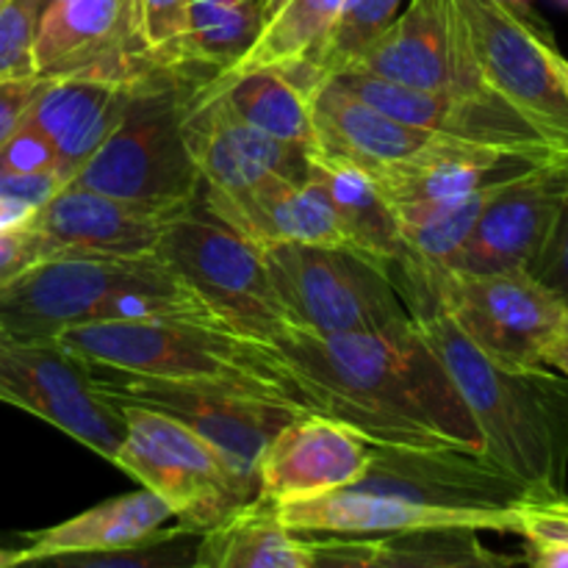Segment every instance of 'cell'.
I'll use <instances>...</instances> for the list:
<instances>
[{
	"label": "cell",
	"instance_id": "26",
	"mask_svg": "<svg viewBox=\"0 0 568 568\" xmlns=\"http://www.w3.org/2000/svg\"><path fill=\"white\" fill-rule=\"evenodd\" d=\"M314 178L325 186L349 247L386 264L399 292H405L422 266L405 244L394 203L383 194L375 178L361 166L325 155L314 159Z\"/></svg>",
	"mask_w": 568,
	"mask_h": 568
},
{
	"label": "cell",
	"instance_id": "51",
	"mask_svg": "<svg viewBox=\"0 0 568 568\" xmlns=\"http://www.w3.org/2000/svg\"><path fill=\"white\" fill-rule=\"evenodd\" d=\"M50 3H53V0H42V9H44V6H50Z\"/></svg>",
	"mask_w": 568,
	"mask_h": 568
},
{
	"label": "cell",
	"instance_id": "42",
	"mask_svg": "<svg viewBox=\"0 0 568 568\" xmlns=\"http://www.w3.org/2000/svg\"><path fill=\"white\" fill-rule=\"evenodd\" d=\"M516 536L568 544V499L521 505Z\"/></svg>",
	"mask_w": 568,
	"mask_h": 568
},
{
	"label": "cell",
	"instance_id": "16",
	"mask_svg": "<svg viewBox=\"0 0 568 568\" xmlns=\"http://www.w3.org/2000/svg\"><path fill=\"white\" fill-rule=\"evenodd\" d=\"M186 139L205 200H247L275 181L308 183L314 178V150L253 131L214 98L197 92L186 116Z\"/></svg>",
	"mask_w": 568,
	"mask_h": 568
},
{
	"label": "cell",
	"instance_id": "48",
	"mask_svg": "<svg viewBox=\"0 0 568 568\" xmlns=\"http://www.w3.org/2000/svg\"><path fill=\"white\" fill-rule=\"evenodd\" d=\"M22 560V549H0V568H14Z\"/></svg>",
	"mask_w": 568,
	"mask_h": 568
},
{
	"label": "cell",
	"instance_id": "18",
	"mask_svg": "<svg viewBox=\"0 0 568 568\" xmlns=\"http://www.w3.org/2000/svg\"><path fill=\"white\" fill-rule=\"evenodd\" d=\"M568 192V153H558L491 192L460 250L458 272H530Z\"/></svg>",
	"mask_w": 568,
	"mask_h": 568
},
{
	"label": "cell",
	"instance_id": "13",
	"mask_svg": "<svg viewBox=\"0 0 568 568\" xmlns=\"http://www.w3.org/2000/svg\"><path fill=\"white\" fill-rule=\"evenodd\" d=\"M355 488L464 514L508 516L521 505L536 503L532 494L494 460L458 447L372 444L369 471Z\"/></svg>",
	"mask_w": 568,
	"mask_h": 568
},
{
	"label": "cell",
	"instance_id": "47",
	"mask_svg": "<svg viewBox=\"0 0 568 568\" xmlns=\"http://www.w3.org/2000/svg\"><path fill=\"white\" fill-rule=\"evenodd\" d=\"M544 364L552 366L555 372L568 377V333H558V336L549 342L547 353H544Z\"/></svg>",
	"mask_w": 568,
	"mask_h": 568
},
{
	"label": "cell",
	"instance_id": "44",
	"mask_svg": "<svg viewBox=\"0 0 568 568\" xmlns=\"http://www.w3.org/2000/svg\"><path fill=\"white\" fill-rule=\"evenodd\" d=\"M64 186L55 172H44V175H17V172L0 170V197L17 200L31 209H42L59 189Z\"/></svg>",
	"mask_w": 568,
	"mask_h": 568
},
{
	"label": "cell",
	"instance_id": "23",
	"mask_svg": "<svg viewBox=\"0 0 568 568\" xmlns=\"http://www.w3.org/2000/svg\"><path fill=\"white\" fill-rule=\"evenodd\" d=\"M547 159L552 155L510 153V150L442 136L416 159L386 166L372 178L394 205L422 203V200H460L503 186Z\"/></svg>",
	"mask_w": 568,
	"mask_h": 568
},
{
	"label": "cell",
	"instance_id": "5",
	"mask_svg": "<svg viewBox=\"0 0 568 568\" xmlns=\"http://www.w3.org/2000/svg\"><path fill=\"white\" fill-rule=\"evenodd\" d=\"M55 338L92 366L150 377L225 381L294 405L288 397L281 361L275 358L270 344L253 342L216 322H98V325L70 327Z\"/></svg>",
	"mask_w": 568,
	"mask_h": 568
},
{
	"label": "cell",
	"instance_id": "46",
	"mask_svg": "<svg viewBox=\"0 0 568 568\" xmlns=\"http://www.w3.org/2000/svg\"><path fill=\"white\" fill-rule=\"evenodd\" d=\"M37 209L26 203H17V200L0 197V233L6 231H20V227L31 225Z\"/></svg>",
	"mask_w": 568,
	"mask_h": 568
},
{
	"label": "cell",
	"instance_id": "53",
	"mask_svg": "<svg viewBox=\"0 0 568 568\" xmlns=\"http://www.w3.org/2000/svg\"><path fill=\"white\" fill-rule=\"evenodd\" d=\"M564 331L568 333V316H566V325H564Z\"/></svg>",
	"mask_w": 568,
	"mask_h": 568
},
{
	"label": "cell",
	"instance_id": "50",
	"mask_svg": "<svg viewBox=\"0 0 568 568\" xmlns=\"http://www.w3.org/2000/svg\"><path fill=\"white\" fill-rule=\"evenodd\" d=\"M510 3H516V6H530V0H510Z\"/></svg>",
	"mask_w": 568,
	"mask_h": 568
},
{
	"label": "cell",
	"instance_id": "36",
	"mask_svg": "<svg viewBox=\"0 0 568 568\" xmlns=\"http://www.w3.org/2000/svg\"><path fill=\"white\" fill-rule=\"evenodd\" d=\"M133 31L144 53L164 64H183L189 39V0H131Z\"/></svg>",
	"mask_w": 568,
	"mask_h": 568
},
{
	"label": "cell",
	"instance_id": "33",
	"mask_svg": "<svg viewBox=\"0 0 568 568\" xmlns=\"http://www.w3.org/2000/svg\"><path fill=\"white\" fill-rule=\"evenodd\" d=\"M399 6L403 0H344L338 20L333 22L314 59L308 64L286 67V72L305 92H311L325 78L349 70L358 55L392 26L394 17L399 14Z\"/></svg>",
	"mask_w": 568,
	"mask_h": 568
},
{
	"label": "cell",
	"instance_id": "1",
	"mask_svg": "<svg viewBox=\"0 0 568 568\" xmlns=\"http://www.w3.org/2000/svg\"><path fill=\"white\" fill-rule=\"evenodd\" d=\"M270 347L305 414L331 416L386 447L483 453L469 408L416 322L338 336L288 327Z\"/></svg>",
	"mask_w": 568,
	"mask_h": 568
},
{
	"label": "cell",
	"instance_id": "14",
	"mask_svg": "<svg viewBox=\"0 0 568 568\" xmlns=\"http://www.w3.org/2000/svg\"><path fill=\"white\" fill-rule=\"evenodd\" d=\"M333 81H338L383 114L405 125L438 133V136L527 155L564 153L499 94L433 92V89L383 81L364 72H342V75H333Z\"/></svg>",
	"mask_w": 568,
	"mask_h": 568
},
{
	"label": "cell",
	"instance_id": "25",
	"mask_svg": "<svg viewBox=\"0 0 568 568\" xmlns=\"http://www.w3.org/2000/svg\"><path fill=\"white\" fill-rule=\"evenodd\" d=\"M200 200L216 220L258 250L275 244L349 247L336 209L316 178L308 183L275 181L247 200Z\"/></svg>",
	"mask_w": 568,
	"mask_h": 568
},
{
	"label": "cell",
	"instance_id": "19",
	"mask_svg": "<svg viewBox=\"0 0 568 568\" xmlns=\"http://www.w3.org/2000/svg\"><path fill=\"white\" fill-rule=\"evenodd\" d=\"M372 442L344 422L300 414L277 430L258 464V499L305 503L355 486L369 471Z\"/></svg>",
	"mask_w": 568,
	"mask_h": 568
},
{
	"label": "cell",
	"instance_id": "22",
	"mask_svg": "<svg viewBox=\"0 0 568 568\" xmlns=\"http://www.w3.org/2000/svg\"><path fill=\"white\" fill-rule=\"evenodd\" d=\"M316 155L347 161L369 175L416 159L438 142V133L405 125L361 100L342 83L325 78L308 92Z\"/></svg>",
	"mask_w": 568,
	"mask_h": 568
},
{
	"label": "cell",
	"instance_id": "6",
	"mask_svg": "<svg viewBox=\"0 0 568 568\" xmlns=\"http://www.w3.org/2000/svg\"><path fill=\"white\" fill-rule=\"evenodd\" d=\"M92 375L111 403L155 410L203 438L247 505L258 499L264 449L283 425L303 414L283 399L225 381L150 377L105 366H92Z\"/></svg>",
	"mask_w": 568,
	"mask_h": 568
},
{
	"label": "cell",
	"instance_id": "40",
	"mask_svg": "<svg viewBox=\"0 0 568 568\" xmlns=\"http://www.w3.org/2000/svg\"><path fill=\"white\" fill-rule=\"evenodd\" d=\"M530 275L536 277L544 288H549L568 311V192L558 216H555V225L552 231H549L547 244H544L541 255H538V261L532 264Z\"/></svg>",
	"mask_w": 568,
	"mask_h": 568
},
{
	"label": "cell",
	"instance_id": "20",
	"mask_svg": "<svg viewBox=\"0 0 568 568\" xmlns=\"http://www.w3.org/2000/svg\"><path fill=\"white\" fill-rule=\"evenodd\" d=\"M186 209V205H181ZM181 209L133 203L92 189L64 183L33 214L31 227L53 255H120V258H159L161 239Z\"/></svg>",
	"mask_w": 568,
	"mask_h": 568
},
{
	"label": "cell",
	"instance_id": "35",
	"mask_svg": "<svg viewBox=\"0 0 568 568\" xmlns=\"http://www.w3.org/2000/svg\"><path fill=\"white\" fill-rule=\"evenodd\" d=\"M203 532L189 527H161L144 541L109 552H61L22 558L14 568H194Z\"/></svg>",
	"mask_w": 568,
	"mask_h": 568
},
{
	"label": "cell",
	"instance_id": "28",
	"mask_svg": "<svg viewBox=\"0 0 568 568\" xmlns=\"http://www.w3.org/2000/svg\"><path fill=\"white\" fill-rule=\"evenodd\" d=\"M172 519V510L148 488L105 499L61 525L28 532L22 558H42L61 552H109L125 549L159 532Z\"/></svg>",
	"mask_w": 568,
	"mask_h": 568
},
{
	"label": "cell",
	"instance_id": "9",
	"mask_svg": "<svg viewBox=\"0 0 568 568\" xmlns=\"http://www.w3.org/2000/svg\"><path fill=\"white\" fill-rule=\"evenodd\" d=\"M483 83L568 153V94L549 28L510 0H453Z\"/></svg>",
	"mask_w": 568,
	"mask_h": 568
},
{
	"label": "cell",
	"instance_id": "12",
	"mask_svg": "<svg viewBox=\"0 0 568 568\" xmlns=\"http://www.w3.org/2000/svg\"><path fill=\"white\" fill-rule=\"evenodd\" d=\"M120 410L128 436L114 466L164 499L178 525L205 532L247 505L203 438L155 410L133 405Z\"/></svg>",
	"mask_w": 568,
	"mask_h": 568
},
{
	"label": "cell",
	"instance_id": "24",
	"mask_svg": "<svg viewBox=\"0 0 568 568\" xmlns=\"http://www.w3.org/2000/svg\"><path fill=\"white\" fill-rule=\"evenodd\" d=\"M133 81L70 75L44 81L28 122L50 139L61 181L70 183L125 114Z\"/></svg>",
	"mask_w": 568,
	"mask_h": 568
},
{
	"label": "cell",
	"instance_id": "4",
	"mask_svg": "<svg viewBox=\"0 0 568 568\" xmlns=\"http://www.w3.org/2000/svg\"><path fill=\"white\" fill-rule=\"evenodd\" d=\"M205 78L155 61L133 78L125 114L70 183L133 203L181 209L200 197V172L186 139L192 98Z\"/></svg>",
	"mask_w": 568,
	"mask_h": 568
},
{
	"label": "cell",
	"instance_id": "21",
	"mask_svg": "<svg viewBox=\"0 0 568 568\" xmlns=\"http://www.w3.org/2000/svg\"><path fill=\"white\" fill-rule=\"evenodd\" d=\"M283 527L297 536H399V532L447 530L466 527L480 532H516L519 510L508 516L499 514H464V510L430 508L410 503L392 494L364 491V488H342L325 497L305 503L281 505L277 508Z\"/></svg>",
	"mask_w": 568,
	"mask_h": 568
},
{
	"label": "cell",
	"instance_id": "17",
	"mask_svg": "<svg viewBox=\"0 0 568 568\" xmlns=\"http://www.w3.org/2000/svg\"><path fill=\"white\" fill-rule=\"evenodd\" d=\"M155 61L133 31L131 0H53L39 14L33 75L133 81Z\"/></svg>",
	"mask_w": 568,
	"mask_h": 568
},
{
	"label": "cell",
	"instance_id": "3",
	"mask_svg": "<svg viewBox=\"0 0 568 568\" xmlns=\"http://www.w3.org/2000/svg\"><path fill=\"white\" fill-rule=\"evenodd\" d=\"M125 320L216 322L155 255H53L0 288V331L17 338H55L70 327Z\"/></svg>",
	"mask_w": 568,
	"mask_h": 568
},
{
	"label": "cell",
	"instance_id": "27",
	"mask_svg": "<svg viewBox=\"0 0 568 568\" xmlns=\"http://www.w3.org/2000/svg\"><path fill=\"white\" fill-rule=\"evenodd\" d=\"M197 94L214 98L233 120L253 131L316 153L308 92L286 70L266 67V70L239 72V75L209 78L200 83Z\"/></svg>",
	"mask_w": 568,
	"mask_h": 568
},
{
	"label": "cell",
	"instance_id": "29",
	"mask_svg": "<svg viewBox=\"0 0 568 568\" xmlns=\"http://www.w3.org/2000/svg\"><path fill=\"white\" fill-rule=\"evenodd\" d=\"M194 568H308L303 541L275 505L255 499L200 536Z\"/></svg>",
	"mask_w": 568,
	"mask_h": 568
},
{
	"label": "cell",
	"instance_id": "8",
	"mask_svg": "<svg viewBox=\"0 0 568 568\" xmlns=\"http://www.w3.org/2000/svg\"><path fill=\"white\" fill-rule=\"evenodd\" d=\"M159 258L192 288L220 325L264 344L292 327L261 250L216 220L200 197L170 222Z\"/></svg>",
	"mask_w": 568,
	"mask_h": 568
},
{
	"label": "cell",
	"instance_id": "38",
	"mask_svg": "<svg viewBox=\"0 0 568 568\" xmlns=\"http://www.w3.org/2000/svg\"><path fill=\"white\" fill-rule=\"evenodd\" d=\"M308 568H394L377 547V538L300 536Z\"/></svg>",
	"mask_w": 568,
	"mask_h": 568
},
{
	"label": "cell",
	"instance_id": "31",
	"mask_svg": "<svg viewBox=\"0 0 568 568\" xmlns=\"http://www.w3.org/2000/svg\"><path fill=\"white\" fill-rule=\"evenodd\" d=\"M342 6L344 0H277L270 22L253 48L214 78L266 70V67L286 70V67L308 64L331 33L333 22L338 20Z\"/></svg>",
	"mask_w": 568,
	"mask_h": 568
},
{
	"label": "cell",
	"instance_id": "34",
	"mask_svg": "<svg viewBox=\"0 0 568 568\" xmlns=\"http://www.w3.org/2000/svg\"><path fill=\"white\" fill-rule=\"evenodd\" d=\"M377 547L394 568H510L514 558L491 552L480 541V530H447L377 536Z\"/></svg>",
	"mask_w": 568,
	"mask_h": 568
},
{
	"label": "cell",
	"instance_id": "15",
	"mask_svg": "<svg viewBox=\"0 0 568 568\" xmlns=\"http://www.w3.org/2000/svg\"><path fill=\"white\" fill-rule=\"evenodd\" d=\"M344 72H364L433 92H491L483 83L453 0H410Z\"/></svg>",
	"mask_w": 568,
	"mask_h": 568
},
{
	"label": "cell",
	"instance_id": "43",
	"mask_svg": "<svg viewBox=\"0 0 568 568\" xmlns=\"http://www.w3.org/2000/svg\"><path fill=\"white\" fill-rule=\"evenodd\" d=\"M48 78L28 75V78H9L0 81V144L22 125L31 105L37 103Z\"/></svg>",
	"mask_w": 568,
	"mask_h": 568
},
{
	"label": "cell",
	"instance_id": "2",
	"mask_svg": "<svg viewBox=\"0 0 568 568\" xmlns=\"http://www.w3.org/2000/svg\"><path fill=\"white\" fill-rule=\"evenodd\" d=\"M414 322L469 408L483 436L486 458L516 477L536 503L564 499L568 377L547 364H497L438 308L416 316Z\"/></svg>",
	"mask_w": 568,
	"mask_h": 568
},
{
	"label": "cell",
	"instance_id": "41",
	"mask_svg": "<svg viewBox=\"0 0 568 568\" xmlns=\"http://www.w3.org/2000/svg\"><path fill=\"white\" fill-rule=\"evenodd\" d=\"M44 258H50V253L31 225L0 233V288Z\"/></svg>",
	"mask_w": 568,
	"mask_h": 568
},
{
	"label": "cell",
	"instance_id": "39",
	"mask_svg": "<svg viewBox=\"0 0 568 568\" xmlns=\"http://www.w3.org/2000/svg\"><path fill=\"white\" fill-rule=\"evenodd\" d=\"M0 170L17 172V175H44V172L59 175V161H55L53 144L33 122H28V116L0 144Z\"/></svg>",
	"mask_w": 568,
	"mask_h": 568
},
{
	"label": "cell",
	"instance_id": "52",
	"mask_svg": "<svg viewBox=\"0 0 568 568\" xmlns=\"http://www.w3.org/2000/svg\"><path fill=\"white\" fill-rule=\"evenodd\" d=\"M558 3H560V6H566V9H568V0H558Z\"/></svg>",
	"mask_w": 568,
	"mask_h": 568
},
{
	"label": "cell",
	"instance_id": "32",
	"mask_svg": "<svg viewBox=\"0 0 568 568\" xmlns=\"http://www.w3.org/2000/svg\"><path fill=\"white\" fill-rule=\"evenodd\" d=\"M491 192L494 189L460 200H422V203L394 205L405 244L422 270H455L460 250L469 242L477 216Z\"/></svg>",
	"mask_w": 568,
	"mask_h": 568
},
{
	"label": "cell",
	"instance_id": "45",
	"mask_svg": "<svg viewBox=\"0 0 568 568\" xmlns=\"http://www.w3.org/2000/svg\"><path fill=\"white\" fill-rule=\"evenodd\" d=\"M525 560L530 568H568V544L541 541V538H525Z\"/></svg>",
	"mask_w": 568,
	"mask_h": 568
},
{
	"label": "cell",
	"instance_id": "37",
	"mask_svg": "<svg viewBox=\"0 0 568 568\" xmlns=\"http://www.w3.org/2000/svg\"><path fill=\"white\" fill-rule=\"evenodd\" d=\"M42 0H0V81L33 75Z\"/></svg>",
	"mask_w": 568,
	"mask_h": 568
},
{
	"label": "cell",
	"instance_id": "10",
	"mask_svg": "<svg viewBox=\"0 0 568 568\" xmlns=\"http://www.w3.org/2000/svg\"><path fill=\"white\" fill-rule=\"evenodd\" d=\"M433 308L444 311L471 344L505 366H541L566 325V305L530 272H425Z\"/></svg>",
	"mask_w": 568,
	"mask_h": 568
},
{
	"label": "cell",
	"instance_id": "7",
	"mask_svg": "<svg viewBox=\"0 0 568 568\" xmlns=\"http://www.w3.org/2000/svg\"><path fill=\"white\" fill-rule=\"evenodd\" d=\"M261 255L292 327L338 336L414 322L392 270L358 250L275 244Z\"/></svg>",
	"mask_w": 568,
	"mask_h": 568
},
{
	"label": "cell",
	"instance_id": "30",
	"mask_svg": "<svg viewBox=\"0 0 568 568\" xmlns=\"http://www.w3.org/2000/svg\"><path fill=\"white\" fill-rule=\"evenodd\" d=\"M277 0H189V39L183 67L220 75L236 64L270 22Z\"/></svg>",
	"mask_w": 568,
	"mask_h": 568
},
{
	"label": "cell",
	"instance_id": "11",
	"mask_svg": "<svg viewBox=\"0 0 568 568\" xmlns=\"http://www.w3.org/2000/svg\"><path fill=\"white\" fill-rule=\"evenodd\" d=\"M0 403L39 416L109 464L128 436L120 405L100 392L92 366L59 338H17L0 331Z\"/></svg>",
	"mask_w": 568,
	"mask_h": 568
},
{
	"label": "cell",
	"instance_id": "49",
	"mask_svg": "<svg viewBox=\"0 0 568 568\" xmlns=\"http://www.w3.org/2000/svg\"><path fill=\"white\" fill-rule=\"evenodd\" d=\"M558 75H560V83H564L566 94H568V59L564 53L558 55Z\"/></svg>",
	"mask_w": 568,
	"mask_h": 568
}]
</instances>
